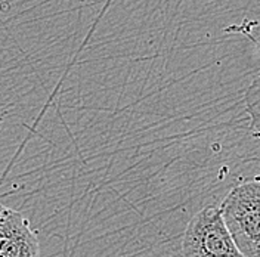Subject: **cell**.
I'll return each mask as SVG.
<instances>
[{
  "label": "cell",
  "mask_w": 260,
  "mask_h": 257,
  "mask_svg": "<svg viewBox=\"0 0 260 257\" xmlns=\"http://www.w3.org/2000/svg\"><path fill=\"white\" fill-rule=\"evenodd\" d=\"M182 257H244L228 231L220 206H207L188 222Z\"/></svg>",
  "instance_id": "obj_2"
},
{
  "label": "cell",
  "mask_w": 260,
  "mask_h": 257,
  "mask_svg": "<svg viewBox=\"0 0 260 257\" xmlns=\"http://www.w3.org/2000/svg\"><path fill=\"white\" fill-rule=\"evenodd\" d=\"M0 257H40L37 234L28 220L0 204Z\"/></svg>",
  "instance_id": "obj_3"
},
{
  "label": "cell",
  "mask_w": 260,
  "mask_h": 257,
  "mask_svg": "<svg viewBox=\"0 0 260 257\" xmlns=\"http://www.w3.org/2000/svg\"><path fill=\"white\" fill-rule=\"evenodd\" d=\"M245 110L250 115L251 127L260 135V70L245 92Z\"/></svg>",
  "instance_id": "obj_4"
},
{
  "label": "cell",
  "mask_w": 260,
  "mask_h": 257,
  "mask_svg": "<svg viewBox=\"0 0 260 257\" xmlns=\"http://www.w3.org/2000/svg\"><path fill=\"white\" fill-rule=\"evenodd\" d=\"M228 231L244 257H260V182L234 186L220 204Z\"/></svg>",
  "instance_id": "obj_1"
}]
</instances>
